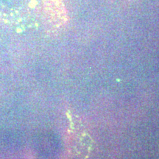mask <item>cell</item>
Returning a JSON list of instances; mask_svg holds the SVG:
<instances>
[{
    "label": "cell",
    "instance_id": "2",
    "mask_svg": "<svg viewBox=\"0 0 159 159\" xmlns=\"http://www.w3.org/2000/svg\"><path fill=\"white\" fill-rule=\"evenodd\" d=\"M126 1H132V0H126Z\"/></svg>",
    "mask_w": 159,
    "mask_h": 159
},
{
    "label": "cell",
    "instance_id": "1",
    "mask_svg": "<svg viewBox=\"0 0 159 159\" xmlns=\"http://www.w3.org/2000/svg\"><path fill=\"white\" fill-rule=\"evenodd\" d=\"M51 0H0V17L11 22H19L29 13H41L47 24Z\"/></svg>",
    "mask_w": 159,
    "mask_h": 159
}]
</instances>
